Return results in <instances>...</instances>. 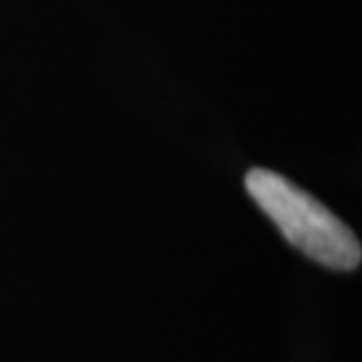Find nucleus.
<instances>
[{
    "label": "nucleus",
    "instance_id": "1",
    "mask_svg": "<svg viewBox=\"0 0 362 362\" xmlns=\"http://www.w3.org/2000/svg\"><path fill=\"white\" fill-rule=\"evenodd\" d=\"M245 186L280 233L313 262L334 271L360 266L362 247L356 233L303 188L264 168L250 170Z\"/></svg>",
    "mask_w": 362,
    "mask_h": 362
}]
</instances>
